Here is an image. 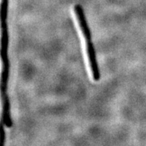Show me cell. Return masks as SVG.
<instances>
[{"mask_svg":"<svg viewBox=\"0 0 146 146\" xmlns=\"http://www.w3.org/2000/svg\"><path fill=\"white\" fill-rule=\"evenodd\" d=\"M8 0H0V59L2 61V70L0 76L9 77L10 62L7 51L9 36L7 29V17Z\"/></svg>","mask_w":146,"mask_h":146,"instance_id":"obj_2","label":"cell"},{"mask_svg":"<svg viewBox=\"0 0 146 146\" xmlns=\"http://www.w3.org/2000/svg\"><path fill=\"white\" fill-rule=\"evenodd\" d=\"M74 11L76 15V18L77 20V22L84 37V40L85 41L86 54H87L88 61L89 67L91 69V75H92L94 81H98L100 79V69H99L98 63L96 61L94 46L93 42L91 41V32H90V28L88 25L86 18H85L83 8L80 5H76L74 7Z\"/></svg>","mask_w":146,"mask_h":146,"instance_id":"obj_1","label":"cell"}]
</instances>
